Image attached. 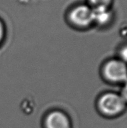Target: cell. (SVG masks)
<instances>
[{"label": "cell", "instance_id": "obj_4", "mask_svg": "<svg viewBox=\"0 0 127 128\" xmlns=\"http://www.w3.org/2000/svg\"><path fill=\"white\" fill-rule=\"evenodd\" d=\"M45 127L46 128H70V122L64 113L60 111H53L47 116Z\"/></svg>", "mask_w": 127, "mask_h": 128}, {"label": "cell", "instance_id": "obj_7", "mask_svg": "<svg viewBox=\"0 0 127 128\" xmlns=\"http://www.w3.org/2000/svg\"><path fill=\"white\" fill-rule=\"evenodd\" d=\"M3 34H4V28H3V26L1 21H0V42L2 40Z\"/></svg>", "mask_w": 127, "mask_h": 128}, {"label": "cell", "instance_id": "obj_6", "mask_svg": "<svg viewBox=\"0 0 127 128\" xmlns=\"http://www.w3.org/2000/svg\"><path fill=\"white\" fill-rule=\"evenodd\" d=\"M90 5L92 8H99V7H105L108 8L112 0H89Z\"/></svg>", "mask_w": 127, "mask_h": 128}, {"label": "cell", "instance_id": "obj_3", "mask_svg": "<svg viewBox=\"0 0 127 128\" xmlns=\"http://www.w3.org/2000/svg\"><path fill=\"white\" fill-rule=\"evenodd\" d=\"M70 18L73 24L77 26H88L94 22L93 10L88 6H79L70 12Z\"/></svg>", "mask_w": 127, "mask_h": 128}, {"label": "cell", "instance_id": "obj_5", "mask_svg": "<svg viewBox=\"0 0 127 128\" xmlns=\"http://www.w3.org/2000/svg\"><path fill=\"white\" fill-rule=\"evenodd\" d=\"M93 10L94 21L100 25H105L107 24L111 19V13L108 8L99 7L92 8Z\"/></svg>", "mask_w": 127, "mask_h": 128}, {"label": "cell", "instance_id": "obj_1", "mask_svg": "<svg viewBox=\"0 0 127 128\" xmlns=\"http://www.w3.org/2000/svg\"><path fill=\"white\" fill-rule=\"evenodd\" d=\"M99 110L107 116H115L123 112L126 107L125 97L108 92L103 94L99 100Z\"/></svg>", "mask_w": 127, "mask_h": 128}, {"label": "cell", "instance_id": "obj_2", "mask_svg": "<svg viewBox=\"0 0 127 128\" xmlns=\"http://www.w3.org/2000/svg\"><path fill=\"white\" fill-rule=\"evenodd\" d=\"M105 78L112 82H122L127 80V67L122 60H111L103 68Z\"/></svg>", "mask_w": 127, "mask_h": 128}]
</instances>
